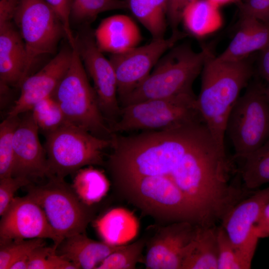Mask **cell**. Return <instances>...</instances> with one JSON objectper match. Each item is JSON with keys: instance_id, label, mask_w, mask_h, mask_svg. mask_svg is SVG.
<instances>
[{"instance_id": "1", "label": "cell", "mask_w": 269, "mask_h": 269, "mask_svg": "<svg viewBox=\"0 0 269 269\" xmlns=\"http://www.w3.org/2000/svg\"><path fill=\"white\" fill-rule=\"evenodd\" d=\"M208 52L201 72V88L196 101L197 112L209 131L223 148L229 115L244 88L254 74L248 57L223 60Z\"/></svg>"}, {"instance_id": "2", "label": "cell", "mask_w": 269, "mask_h": 269, "mask_svg": "<svg viewBox=\"0 0 269 269\" xmlns=\"http://www.w3.org/2000/svg\"><path fill=\"white\" fill-rule=\"evenodd\" d=\"M210 50L204 46L196 52L187 43L173 46L149 75L120 102L121 107L145 100L195 95L193 84L201 74Z\"/></svg>"}, {"instance_id": "3", "label": "cell", "mask_w": 269, "mask_h": 269, "mask_svg": "<svg viewBox=\"0 0 269 269\" xmlns=\"http://www.w3.org/2000/svg\"><path fill=\"white\" fill-rule=\"evenodd\" d=\"M70 46L72 54L70 67L52 96L67 123L99 137L110 139L113 133L100 110L94 89L89 83L76 38Z\"/></svg>"}, {"instance_id": "4", "label": "cell", "mask_w": 269, "mask_h": 269, "mask_svg": "<svg viewBox=\"0 0 269 269\" xmlns=\"http://www.w3.org/2000/svg\"><path fill=\"white\" fill-rule=\"evenodd\" d=\"M45 135L50 176L62 178L85 166L102 164L105 150L111 145V139L68 123Z\"/></svg>"}, {"instance_id": "5", "label": "cell", "mask_w": 269, "mask_h": 269, "mask_svg": "<svg viewBox=\"0 0 269 269\" xmlns=\"http://www.w3.org/2000/svg\"><path fill=\"white\" fill-rule=\"evenodd\" d=\"M47 178L45 183L26 186L27 195L41 207L60 243L85 233L94 217L92 206L84 203L64 178L54 175Z\"/></svg>"}, {"instance_id": "6", "label": "cell", "mask_w": 269, "mask_h": 269, "mask_svg": "<svg viewBox=\"0 0 269 269\" xmlns=\"http://www.w3.org/2000/svg\"><path fill=\"white\" fill-rule=\"evenodd\" d=\"M232 144L234 159L242 160L269 139V101L266 87L249 83L228 119L226 135Z\"/></svg>"}, {"instance_id": "7", "label": "cell", "mask_w": 269, "mask_h": 269, "mask_svg": "<svg viewBox=\"0 0 269 269\" xmlns=\"http://www.w3.org/2000/svg\"><path fill=\"white\" fill-rule=\"evenodd\" d=\"M13 21L23 40L27 52L23 81L30 75L40 58L54 53L66 33L58 15L45 0H19Z\"/></svg>"}, {"instance_id": "8", "label": "cell", "mask_w": 269, "mask_h": 269, "mask_svg": "<svg viewBox=\"0 0 269 269\" xmlns=\"http://www.w3.org/2000/svg\"><path fill=\"white\" fill-rule=\"evenodd\" d=\"M197 96L185 95L169 99L148 100L121 107L113 134L169 129L201 118L196 108Z\"/></svg>"}, {"instance_id": "9", "label": "cell", "mask_w": 269, "mask_h": 269, "mask_svg": "<svg viewBox=\"0 0 269 269\" xmlns=\"http://www.w3.org/2000/svg\"><path fill=\"white\" fill-rule=\"evenodd\" d=\"M75 38L84 66L93 82L100 110L111 126L119 119L121 111L114 67L99 49L91 30L85 28Z\"/></svg>"}, {"instance_id": "10", "label": "cell", "mask_w": 269, "mask_h": 269, "mask_svg": "<svg viewBox=\"0 0 269 269\" xmlns=\"http://www.w3.org/2000/svg\"><path fill=\"white\" fill-rule=\"evenodd\" d=\"M185 35L179 31L167 38L153 39L149 43L126 52L111 54L117 78L119 103L150 73L160 58Z\"/></svg>"}, {"instance_id": "11", "label": "cell", "mask_w": 269, "mask_h": 269, "mask_svg": "<svg viewBox=\"0 0 269 269\" xmlns=\"http://www.w3.org/2000/svg\"><path fill=\"white\" fill-rule=\"evenodd\" d=\"M269 202V186L255 191L238 202L220 223L233 244L251 265L260 239L256 224Z\"/></svg>"}, {"instance_id": "12", "label": "cell", "mask_w": 269, "mask_h": 269, "mask_svg": "<svg viewBox=\"0 0 269 269\" xmlns=\"http://www.w3.org/2000/svg\"><path fill=\"white\" fill-rule=\"evenodd\" d=\"M35 238L48 239L55 247L59 240L39 204L27 194L15 197L0 221V243Z\"/></svg>"}, {"instance_id": "13", "label": "cell", "mask_w": 269, "mask_h": 269, "mask_svg": "<svg viewBox=\"0 0 269 269\" xmlns=\"http://www.w3.org/2000/svg\"><path fill=\"white\" fill-rule=\"evenodd\" d=\"M199 226L178 222L162 227L148 244L143 263L148 269H182Z\"/></svg>"}, {"instance_id": "14", "label": "cell", "mask_w": 269, "mask_h": 269, "mask_svg": "<svg viewBox=\"0 0 269 269\" xmlns=\"http://www.w3.org/2000/svg\"><path fill=\"white\" fill-rule=\"evenodd\" d=\"M72 54L69 44L38 71L27 76L20 84L19 96L7 117L18 116L30 111L38 102L53 95L70 67Z\"/></svg>"}, {"instance_id": "15", "label": "cell", "mask_w": 269, "mask_h": 269, "mask_svg": "<svg viewBox=\"0 0 269 269\" xmlns=\"http://www.w3.org/2000/svg\"><path fill=\"white\" fill-rule=\"evenodd\" d=\"M24 114L14 134L12 176L25 177L33 182L48 177L50 173L46 151L38 136V127L30 111Z\"/></svg>"}, {"instance_id": "16", "label": "cell", "mask_w": 269, "mask_h": 269, "mask_svg": "<svg viewBox=\"0 0 269 269\" xmlns=\"http://www.w3.org/2000/svg\"><path fill=\"white\" fill-rule=\"evenodd\" d=\"M27 60L23 40L13 21L0 23V86H18Z\"/></svg>"}, {"instance_id": "17", "label": "cell", "mask_w": 269, "mask_h": 269, "mask_svg": "<svg viewBox=\"0 0 269 269\" xmlns=\"http://www.w3.org/2000/svg\"><path fill=\"white\" fill-rule=\"evenodd\" d=\"M94 34L99 49L111 54L123 53L137 46L142 38L136 23L125 14L103 19Z\"/></svg>"}, {"instance_id": "18", "label": "cell", "mask_w": 269, "mask_h": 269, "mask_svg": "<svg viewBox=\"0 0 269 269\" xmlns=\"http://www.w3.org/2000/svg\"><path fill=\"white\" fill-rule=\"evenodd\" d=\"M121 246L93 240L83 233L64 238L57 246L56 251L58 255L73 264L77 269H96Z\"/></svg>"}, {"instance_id": "19", "label": "cell", "mask_w": 269, "mask_h": 269, "mask_svg": "<svg viewBox=\"0 0 269 269\" xmlns=\"http://www.w3.org/2000/svg\"><path fill=\"white\" fill-rule=\"evenodd\" d=\"M269 46V25L253 17L240 18L238 29L226 49L217 57L238 60Z\"/></svg>"}, {"instance_id": "20", "label": "cell", "mask_w": 269, "mask_h": 269, "mask_svg": "<svg viewBox=\"0 0 269 269\" xmlns=\"http://www.w3.org/2000/svg\"><path fill=\"white\" fill-rule=\"evenodd\" d=\"M95 227L103 242L118 246L125 245L137 236L139 223L131 211L116 208L98 219Z\"/></svg>"}, {"instance_id": "21", "label": "cell", "mask_w": 269, "mask_h": 269, "mask_svg": "<svg viewBox=\"0 0 269 269\" xmlns=\"http://www.w3.org/2000/svg\"><path fill=\"white\" fill-rule=\"evenodd\" d=\"M217 226H199L182 269H218Z\"/></svg>"}, {"instance_id": "22", "label": "cell", "mask_w": 269, "mask_h": 269, "mask_svg": "<svg viewBox=\"0 0 269 269\" xmlns=\"http://www.w3.org/2000/svg\"><path fill=\"white\" fill-rule=\"evenodd\" d=\"M181 22L190 34L202 37L220 29L223 18L219 7L208 0H191L183 10Z\"/></svg>"}, {"instance_id": "23", "label": "cell", "mask_w": 269, "mask_h": 269, "mask_svg": "<svg viewBox=\"0 0 269 269\" xmlns=\"http://www.w3.org/2000/svg\"><path fill=\"white\" fill-rule=\"evenodd\" d=\"M128 9L153 39L164 38L167 27V0H125Z\"/></svg>"}, {"instance_id": "24", "label": "cell", "mask_w": 269, "mask_h": 269, "mask_svg": "<svg viewBox=\"0 0 269 269\" xmlns=\"http://www.w3.org/2000/svg\"><path fill=\"white\" fill-rule=\"evenodd\" d=\"M241 161L238 172L244 189L253 191L269 183V139Z\"/></svg>"}, {"instance_id": "25", "label": "cell", "mask_w": 269, "mask_h": 269, "mask_svg": "<svg viewBox=\"0 0 269 269\" xmlns=\"http://www.w3.org/2000/svg\"><path fill=\"white\" fill-rule=\"evenodd\" d=\"M71 185L84 203L92 206L106 196L110 184L102 171L91 165L81 168L74 173Z\"/></svg>"}, {"instance_id": "26", "label": "cell", "mask_w": 269, "mask_h": 269, "mask_svg": "<svg viewBox=\"0 0 269 269\" xmlns=\"http://www.w3.org/2000/svg\"><path fill=\"white\" fill-rule=\"evenodd\" d=\"M44 240L35 238L0 243V269H28L31 254L45 245Z\"/></svg>"}, {"instance_id": "27", "label": "cell", "mask_w": 269, "mask_h": 269, "mask_svg": "<svg viewBox=\"0 0 269 269\" xmlns=\"http://www.w3.org/2000/svg\"><path fill=\"white\" fill-rule=\"evenodd\" d=\"M119 9H128L125 0H72L70 23L86 24L102 12Z\"/></svg>"}, {"instance_id": "28", "label": "cell", "mask_w": 269, "mask_h": 269, "mask_svg": "<svg viewBox=\"0 0 269 269\" xmlns=\"http://www.w3.org/2000/svg\"><path fill=\"white\" fill-rule=\"evenodd\" d=\"M30 112L39 130L45 134L67 123L60 105L52 95L38 102Z\"/></svg>"}, {"instance_id": "29", "label": "cell", "mask_w": 269, "mask_h": 269, "mask_svg": "<svg viewBox=\"0 0 269 269\" xmlns=\"http://www.w3.org/2000/svg\"><path fill=\"white\" fill-rule=\"evenodd\" d=\"M19 116L6 117L0 124V179L12 176L14 164L13 137Z\"/></svg>"}, {"instance_id": "30", "label": "cell", "mask_w": 269, "mask_h": 269, "mask_svg": "<svg viewBox=\"0 0 269 269\" xmlns=\"http://www.w3.org/2000/svg\"><path fill=\"white\" fill-rule=\"evenodd\" d=\"M145 245L141 239L133 244L122 245L106 257L97 267V269H133L140 262L142 252Z\"/></svg>"}, {"instance_id": "31", "label": "cell", "mask_w": 269, "mask_h": 269, "mask_svg": "<svg viewBox=\"0 0 269 269\" xmlns=\"http://www.w3.org/2000/svg\"><path fill=\"white\" fill-rule=\"evenodd\" d=\"M218 269H249L250 265L231 241L220 225L217 228Z\"/></svg>"}, {"instance_id": "32", "label": "cell", "mask_w": 269, "mask_h": 269, "mask_svg": "<svg viewBox=\"0 0 269 269\" xmlns=\"http://www.w3.org/2000/svg\"><path fill=\"white\" fill-rule=\"evenodd\" d=\"M28 269H77L71 262L57 254L56 248L43 245L34 249L28 261Z\"/></svg>"}, {"instance_id": "33", "label": "cell", "mask_w": 269, "mask_h": 269, "mask_svg": "<svg viewBox=\"0 0 269 269\" xmlns=\"http://www.w3.org/2000/svg\"><path fill=\"white\" fill-rule=\"evenodd\" d=\"M33 183L22 177L10 176L0 179V216L6 210L14 198L15 193L21 187Z\"/></svg>"}, {"instance_id": "34", "label": "cell", "mask_w": 269, "mask_h": 269, "mask_svg": "<svg viewBox=\"0 0 269 269\" xmlns=\"http://www.w3.org/2000/svg\"><path fill=\"white\" fill-rule=\"evenodd\" d=\"M239 3L240 18L253 17L269 25V0H246Z\"/></svg>"}, {"instance_id": "35", "label": "cell", "mask_w": 269, "mask_h": 269, "mask_svg": "<svg viewBox=\"0 0 269 269\" xmlns=\"http://www.w3.org/2000/svg\"><path fill=\"white\" fill-rule=\"evenodd\" d=\"M53 9L62 21L66 38L71 45L75 39L71 28L70 21V8L72 0H45Z\"/></svg>"}, {"instance_id": "36", "label": "cell", "mask_w": 269, "mask_h": 269, "mask_svg": "<svg viewBox=\"0 0 269 269\" xmlns=\"http://www.w3.org/2000/svg\"><path fill=\"white\" fill-rule=\"evenodd\" d=\"M191 0H167V18L172 33L179 32L183 10Z\"/></svg>"}, {"instance_id": "37", "label": "cell", "mask_w": 269, "mask_h": 269, "mask_svg": "<svg viewBox=\"0 0 269 269\" xmlns=\"http://www.w3.org/2000/svg\"><path fill=\"white\" fill-rule=\"evenodd\" d=\"M19 0H0V23L13 21Z\"/></svg>"}, {"instance_id": "38", "label": "cell", "mask_w": 269, "mask_h": 269, "mask_svg": "<svg viewBox=\"0 0 269 269\" xmlns=\"http://www.w3.org/2000/svg\"><path fill=\"white\" fill-rule=\"evenodd\" d=\"M260 238L269 236V202L264 208L256 224Z\"/></svg>"}, {"instance_id": "39", "label": "cell", "mask_w": 269, "mask_h": 269, "mask_svg": "<svg viewBox=\"0 0 269 269\" xmlns=\"http://www.w3.org/2000/svg\"><path fill=\"white\" fill-rule=\"evenodd\" d=\"M259 70L262 77L269 85V46L261 51Z\"/></svg>"}, {"instance_id": "40", "label": "cell", "mask_w": 269, "mask_h": 269, "mask_svg": "<svg viewBox=\"0 0 269 269\" xmlns=\"http://www.w3.org/2000/svg\"><path fill=\"white\" fill-rule=\"evenodd\" d=\"M213 5L219 7L220 6L232 2H239L240 0H208Z\"/></svg>"}, {"instance_id": "41", "label": "cell", "mask_w": 269, "mask_h": 269, "mask_svg": "<svg viewBox=\"0 0 269 269\" xmlns=\"http://www.w3.org/2000/svg\"><path fill=\"white\" fill-rule=\"evenodd\" d=\"M266 93L267 98L269 101V85H267V87H266Z\"/></svg>"}]
</instances>
